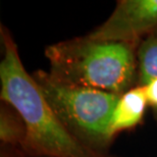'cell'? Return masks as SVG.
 Wrapping results in <instances>:
<instances>
[{"instance_id": "277c9868", "label": "cell", "mask_w": 157, "mask_h": 157, "mask_svg": "<svg viewBox=\"0 0 157 157\" xmlns=\"http://www.w3.org/2000/svg\"><path fill=\"white\" fill-rule=\"evenodd\" d=\"M156 29L157 0H119L110 17L88 36L95 40L139 46Z\"/></svg>"}, {"instance_id": "8992f818", "label": "cell", "mask_w": 157, "mask_h": 157, "mask_svg": "<svg viewBox=\"0 0 157 157\" xmlns=\"http://www.w3.org/2000/svg\"><path fill=\"white\" fill-rule=\"evenodd\" d=\"M27 137V125L17 109L7 102L0 105V140L1 144L21 147Z\"/></svg>"}, {"instance_id": "3957f363", "label": "cell", "mask_w": 157, "mask_h": 157, "mask_svg": "<svg viewBox=\"0 0 157 157\" xmlns=\"http://www.w3.org/2000/svg\"><path fill=\"white\" fill-rule=\"evenodd\" d=\"M32 77L47 104L68 131L88 147L107 153L105 150L111 144L108 128L121 96L62 84L42 70L34 71Z\"/></svg>"}, {"instance_id": "9c48e42d", "label": "cell", "mask_w": 157, "mask_h": 157, "mask_svg": "<svg viewBox=\"0 0 157 157\" xmlns=\"http://www.w3.org/2000/svg\"><path fill=\"white\" fill-rule=\"evenodd\" d=\"M0 157H28V156L21 147L1 144Z\"/></svg>"}, {"instance_id": "7a4b0ae2", "label": "cell", "mask_w": 157, "mask_h": 157, "mask_svg": "<svg viewBox=\"0 0 157 157\" xmlns=\"http://www.w3.org/2000/svg\"><path fill=\"white\" fill-rule=\"evenodd\" d=\"M137 48L87 35L49 45L45 56L56 81L121 96L137 87Z\"/></svg>"}, {"instance_id": "5b68a950", "label": "cell", "mask_w": 157, "mask_h": 157, "mask_svg": "<svg viewBox=\"0 0 157 157\" xmlns=\"http://www.w3.org/2000/svg\"><path fill=\"white\" fill-rule=\"evenodd\" d=\"M148 105L144 87H134L119 97L108 128L110 142L118 133L132 130L142 124Z\"/></svg>"}, {"instance_id": "52a82bcc", "label": "cell", "mask_w": 157, "mask_h": 157, "mask_svg": "<svg viewBox=\"0 0 157 157\" xmlns=\"http://www.w3.org/2000/svg\"><path fill=\"white\" fill-rule=\"evenodd\" d=\"M137 86L145 87L157 78V35L149 34L137 48Z\"/></svg>"}, {"instance_id": "30bf717a", "label": "cell", "mask_w": 157, "mask_h": 157, "mask_svg": "<svg viewBox=\"0 0 157 157\" xmlns=\"http://www.w3.org/2000/svg\"><path fill=\"white\" fill-rule=\"evenodd\" d=\"M154 32H155V34H156V35H157V29H156V30L154 31Z\"/></svg>"}, {"instance_id": "ba28073f", "label": "cell", "mask_w": 157, "mask_h": 157, "mask_svg": "<svg viewBox=\"0 0 157 157\" xmlns=\"http://www.w3.org/2000/svg\"><path fill=\"white\" fill-rule=\"evenodd\" d=\"M148 105L157 110V78L144 87Z\"/></svg>"}, {"instance_id": "6da1fadb", "label": "cell", "mask_w": 157, "mask_h": 157, "mask_svg": "<svg viewBox=\"0 0 157 157\" xmlns=\"http://www.w3.org/2000/svg\"><path fill=\"white\" fill-rule=\"evenodd\" d=\"M4 56L0 63L1 101L17 109L27 125L21 149L28 157H115L94 150L68 131L51 110L32 75L25 68L17 45L1 25Z\"/></svg>"}]
</instances>
